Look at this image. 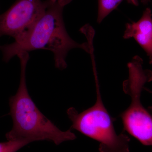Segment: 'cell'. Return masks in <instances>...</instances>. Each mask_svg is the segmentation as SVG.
I'll list each match as a JSON object with an SVG mask.
<instances>
[{
  "mask_svg": "<svg viewBox=\"0 0 152 152\" xmlns=\"http://www.w3.org/2000/svg\"><path fill=\"white\" fill-rule=\"evenodd\" d=\"M72 1H45L43 10L28 32L18 40L0 46L4 61L8 62L21 52L48 50L53 54L56 67L63 70L67 67L66 58L72 49H82L90 54L88 42H77L71 38L66 30L63 10Z\"/></svg>",
  "mask_w": 152,
  "mask_h": 152,
  "instance_id": "6da1fadb",
  "label": "cell"
},
{
  "mask_svg": "<svg viewBox=\"0 0 152 152\" xmlns=\"http://www.w3.org/2000/svg\"><path fill=\"white\" fill-rule=\"evenodd\" d=\"M20 64V78L16 94L10 99V115L13 121L12 130L6 135L8 140H29L32 141L48 140L59 145L76 139L71 129L61 130L42 113L29 94L26 81V69L29 53L17 55Z\"/></svg>",
  "mask_w": 152,
  "mask_h": 152,
  "instance_id": "7a4b0ae2",
  "label": "cell"
},
{
  "mask_svg": "<svg viewBox=\"0 0 152 152\" xmlns=\"http://www.w3.org/2000/svg\"><path fill=\"white\" fill-rule=\"evenodd\" d=\"M96 89L94 104L82 113L71 107L67 113L75 129L99 142L100 152H129V137L125 134H118L113 121L102 100L97 73H94Z\"/></svg>",
  "mask_w": 152,
  "mask_h": 152,
  "instance_id": "3957f363",
  "label": "cell"
},
{
  "mask_svg": "<svg viewBox=\"0 0 152 152\" xmlns=\"http://www.w3.org/2000/svg\"><path fill=\"white\" fill-rule=\"evenodd\" d=\"M129 78L124 82L123 89L130 96V104L121 115L124 128L145 145L152 146V116L140 101L144 85L152 79L151 71L144 70L142 61L135 57L128 64Z\"/></svg>",
  "mask_w": 152,
  "mask_h": 152,
  "instance_id": "277c9868",
  "label": "cell"
},
{
  "mask_svg": "<svg viewBox=\"0 0 152 152\" xmlns=\"http://www.w3.org/2000/svg\"><path fill=\"white\" fill-rule=\"evenodd\" d=\"M44 5L42 0H17L0 15V37L10 36L15 41L21 39L37 20Z\"/></svg>",
  "mask_w": 152,
  "mask_h": 152,
  "instance_id": "5b68a950",
  "label": "cell"
},
{
  "mask_svg": "<svg viewBox=\"0 0 152 152\" xmlns=\"http://www.w3.org/2000/svg\"><path fill=\"white\" fill-rule=\"evenodd\" d=\"M152 14L149 8L144 11L142 15L137 22L126 25L124 38H133L143 49L152 64Z\"/></svg>",
  "mask_w": 152,
  "mask_h": 152,
  "instance_id": "8992f818",
  "label": "cell"
},
{
  "mask_svg": "<svg viewBox=\"0 0 152 152\" xmlns=\"http://www.w3.org/2000/svg\"><path fill=\"white\" fill-rule=\"evenodd\" d=\"M98 12L97 22L100 23L104 19L124 0H98ZM129 4L135 6L139 5L138 0H126Z\"/></svg>",
  "mask_w": 152,
  "mask_h": 152,
  "instance_id": "52a82bcc",
  "label": "cell"
},
{
  "mask_svg": "<svg viewBox=\"0 0 152 152\" xmlns=\"http://www.w3.org/2000/svg\"><path fill=\"white\" fill-rule=\"evenodd\" d=\"M32 142L29 140H19L0 142V152H16Z\"/></svg>",
  "mask_w": 152,
  "mask_h": 152,
  "instance_id": "ba28073f",
  "label": "cell"
},
{
  "mask_svg": "<svg viewBox=\"0 0 152 152\" xmlns=\"http://www.w3.org/2000/svg\"><path fill=\"white\" fill-rule=\"evenodd\" d=\"M141 1L143 4L145 5L150 2V0H141Z\"/></svg>",
  "mask_w": 152,
  "mask_h": 152,
  "instance_id": "9c48e42d",
  "label": "cell"
}]
</instances>
